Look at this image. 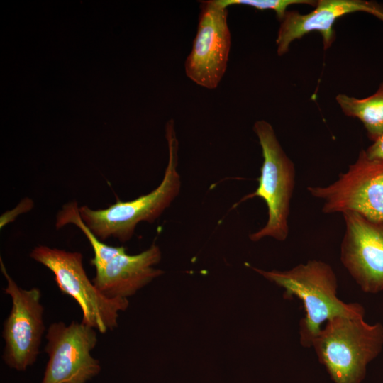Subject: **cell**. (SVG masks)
I'll list each match as a JSON object with an SVG mask.
<instances>
[{
	"label": "cell",
	"instance_id": "obj_10",
	"mask_svg": "<svg viewBox=\"0 0 383 383\" xmlns=\"http://www.w3.org/2000/svg\"><path fill=\"white\" fill-rule=\"evenodd\" d=\"M343 216L341 262L363 292L377 293L383 290V221L355 212Z\"/></svg>",
	"mask_w": 383,
	"mask_h": 383
},
{
	"label": "cell",
	"instance_id": "obj_11",
	"mask_svg": "<svg viewBox=\"0 0 383 383\" xmlns=\"http://www.w3.org/2000/svg\"><path fill=\"white\" fill-rule=\"evenodd\" d=\"M355 12L371 14L383 22V4L367 0H318L314 9L308 13L287 10L279 21L276 38L277 52L285 55L291 44L311 32H318L323 49L328 50L335 40L333 26L342 16Z\"/></svg>",
	"mask_w": 383,
	"mask_h": 383
},
{
	"label": "cell",
	"instance_id": "obj_2",
	"mask_svg": "<svg viewBox=\"0 0 383 383\" xmlns=\"http://www.w3.org/2000/svg\"><path fill=\"white\" fill-rule=\"evenodd\" d=\"M165 137L169 158L162 180L157 188L131 201H117L106 209L79 207L83 221L101 241L109 238L122 243L130 240L139 223L155 221L179 194L182 182L177 171L179 142L173 119L166 123Z\"/></svg>",
	"mask_w": 383,
	"mask_h": 383
},
{
	"label": "cell",
	"instance_id": "obj_3",
	"mask_svg": "<svg viewBox=\"0 0 383 383\" xmlns=\"http://www.w3.org/2000/svg\"><path fill=\"white\" fill-rule=\"evenodd\" d=\"M319 362L335 383H360L367 365L381 352L383 326L364 317H334L312 342Z\"/></svg>",
	"mask_w": 383,
	"mask_h": 383
},
{
	"label": "cell",
	"instance_id": "obj_7",
	"mask_svg": "<svg viewBox=\"0 0 383 383\" xmlns=\"http://www.w3.org/2000/svg\"><path fill=\"white\" fill-rule=\"evenodd\" d=\"M1 272L6 280L4 292L11 297V309L4 321L2 338L4 363L11 369L26 371L37 360L45 330L41 292L37 287H19L0 258Z\"/></svg>",
	"mask_w": 383,
	"mask_h": 383
},
{
	"label": "cell",
	"instance_id": "obj_5",
	"mask_svg": "<svg viewBox=\"0 0 383 383\" xmlns=\"http://www.w3.org/2000/svg\"><path fill=\"white\" fill-rule=\"evenodd\" d=\"M30 257L49 269L59 289L77 303L82 323L101 333L117 328L119 313L128 309L129 301L126 298H108L98 290L86 274L81 252L38 245Z\"/></svg>",
	"mask_w": 383,
	"mask_h": 383
},
{
	"label": "cell",
	"instance_id": "obj_15",
	"mask_svg": "<svg viewBox=\"0 0 383 383\" xmlns=\"http://www.w3.org/2000/svg\"><path fill=\"white\" fill-rule=\"evenodd\" d=\"M364 150L370 159L383 160V133Z\"/></svg>",
	"mask_w": 383,
	"mask_h": 383
},
{
	"label": "cell",
	"instance_id": "obj_8",
	"mask_svg": "<svg viewBox=\"0 0 383 383\" xmlns=\"http://www.w3.org/2000/svg\"><path fill=\"white\" fill-rule=\"evenodd\" d=\"M45 338L48 360L40 383H87L100 373V362L91 354L98 341L95 328L82 322H53Z\"/></svg>",
	"mask_w": 383,
	"mask_h": 383
},
{
	"label": "cell",
	"instance_id": "obj_14",
	"mask_svg": "<svg viewBox=\"0 0 383 383\" xmlns=\"http://www.w3.org/2000/svg\"><path fill=\"white\" fill-rule=\"evenodd\" d=\"M223 8L232 5H244L257 10H273L280 21L287 11V8L292 5L306 4L316 7L317 1L313 0H217Z\"/></svg>",
	"mask_w": 383,
	"mask_h": 383
},
{
	"label": "cell",
	"instance_id": "obj_6",
	"mask_svg": "<svg viewBox=\"0 0 383 383\" xmlns=\"http://www.w3.org/2000/svg\"><path fill=\"white\" fill-rule=\"evenodd\" d=\"M307 191L323 202L325 214L355 212L383 221V160L370 159L362 150L333 183L309 186Z\"/></svg>",
	"mask_w": 383,
	"mask_h": 383
},
{
	"label": "cell",
	"instance_id": "obj_13",
	"mask_svg": "<svg viewBox=\"0 0 383 383\" xmlns=\"http://www.w3.org/2000/svg\"><path fill=\"white\" fill-rule=\"evenodd\" d=\"M335 100L346 116L360 121L371 141L383 133V81L377 91L367 97L358 99L338 94Z\"/></svg>",
	"mask_w": 383,
	"mask_h": 383
},
{
	"label": "cell",
	"instance_id": "obj_1",
	"mask_svg": "<svg viewBox=\"0 0 383 383\" xmlns=\"http://www.w3.org/2000/svg\"><path fill=\"white\" fill-rule=\"evenodd\" d=\"M271 282L284 289V297L296 296L302 303L306 316L299 323L302 346L312 345L321 325L334 317H364L365 310L357 303L347 304L337 296L338 281L332 267L325 262L309 260L287 270H263L251 267Z\"/></svg>",
	"mask_w": 383,
	"mask_h": 383
},
{
	"label": "cell",
	"instance_id": "obj_12",
	"mask_svg": "<svg viewBox=\"0 0 383 383\" xmlns=\"http://www.w3.org/2000/svg\"><path fill=\"white\" fill-rule=\"evenodd\" d=\"M161 258L162 252L155 244L135 255L124 250L96 267L92 282L108 298L128 299L164 273L154 267Z\"/></svg>",
	"mask_w": 383,
	"mask_h": 383
},
{
	"label": "cell",
	"instance_id": "obj_4",
	"mask_svg": "<svg viewBox=\"0 0 383 383\" xmlns=\"http://www.w3.org/2000/svg\"><path fill=\"white\" fill-rule=\"evenodd\" d=\"M263 161L255 191L240 201L259 197L267 207V221L264 226L249 235L252 242L265 238L284 241L289 233L290 205L295 187L296 170L293 161L282 147L272 126L265 120L254 123Z\"/></svg>",
	"mask_w": 383,
	"mask_h": 383
},
{
	"label": "cell",
	"instance_id": "obj_9",
	"mask_svg": "<svg viewBox=\"0 0 383 383\" xmlns=\"http://www.w3.org/2000/svg\"><path fill=\"white\" fill-rule=\"evenodd\" d=\"M227 18V8L217 0L201 1L196 34L184 70L188 78L206 89H216L226 70L231 45Z\"/></svg>",
	"mask_w": 383,
	"mask_h": 383
}]
</instances>
